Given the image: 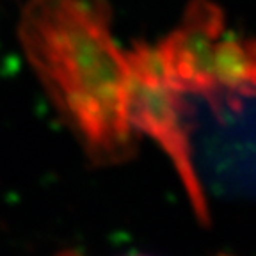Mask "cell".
<instances>
[{"label": "cell", "instance_id": "cell-2", "mask_svg": "<svg viewBox=\"0 0 256 256\" xmlns=\"http://www.w3.org/2000/svg\"><path fill=\"white\" fill-rule=\"evenodd\" d=\"M187 102L180 91L166 86H150L130 75L128 86V120L139 130L152 136L171 156L185 187L192 210L200 224L210 226V210L201 182L192 162L187 128Z\"/></svg>", "mask_w": 256, "mask_h": 256}, {"label": "cell", "instance_id": "cell-4", "mask_svg": "<svg viewBox=\"0 0 256 256\" xmlns=\"http://www.w3.org/2000/svg\"><path fill=\"white\" fill-rule=\"evenodd\" d=\"M214 75L219 91L254 96L256 86L249 76V56L246 44L236 40H222L214 50Z\"/></svg>", "mask_w": 256, "mask_h": 256}, {"label": "cell", "instance_id": "cell-3", "mask_svg": "<svg viewBox=\"0 0 256 256\" xmlns=\"http://www.w3.org/2000/svg\"><path fill=\"white\" fill-rule=\"evenodd\" d=\"M222 30L224 12L219 6L212 0L188 2L182 25L158 44L169 88L204 96L219 91L214 75V50Z\"/></svg>", "mask_w": 256, "mask_h": 256}, {"label": "cell", "instance_id": "cell-5", "mask_svg": "<svg viewBox=\"0 0 256 256\" xmlns=\"http://www.w3.org/2000/svg\"><path fill=\"white\" fill-rule=\"evenodd\" d=\"M124 60L128 64L130 75L142 80L144 84L169 88L168 72L158 46L152 48L146 43H136L130 52L124 54Z\"/></svg>", "mask_w": 256, "mask_h": 256}, {"label": "cell", "instance_id": "cell-1", "mask_svg": "<svg viewBox=\"0 0 256 256\" xmlns=\"http://www.w3.org/2000/svg\"><path fill=\"white\" fill-rule=\"evenodd\" d=\"M107 0H30L18 38L52 104L94 166L136 155L130 120V70L110 36Z\"/></svg>", "mask_w": 256, "mask_h": 256}, {"label": "cell", "instance_id": "cell-6", "mask_svg": "<svg viewBox=\"0 0 256 256\" xmlns=\"http://www.w3.org/2000/svg\"><path fill=\"white\" fill-rule=\"evenodd\" d=\"M244 44L249 56V76L252 84L256 86V41H246Z\"/></svg>", "mask_w": 256, "mask_h": 256}]
</instances>
